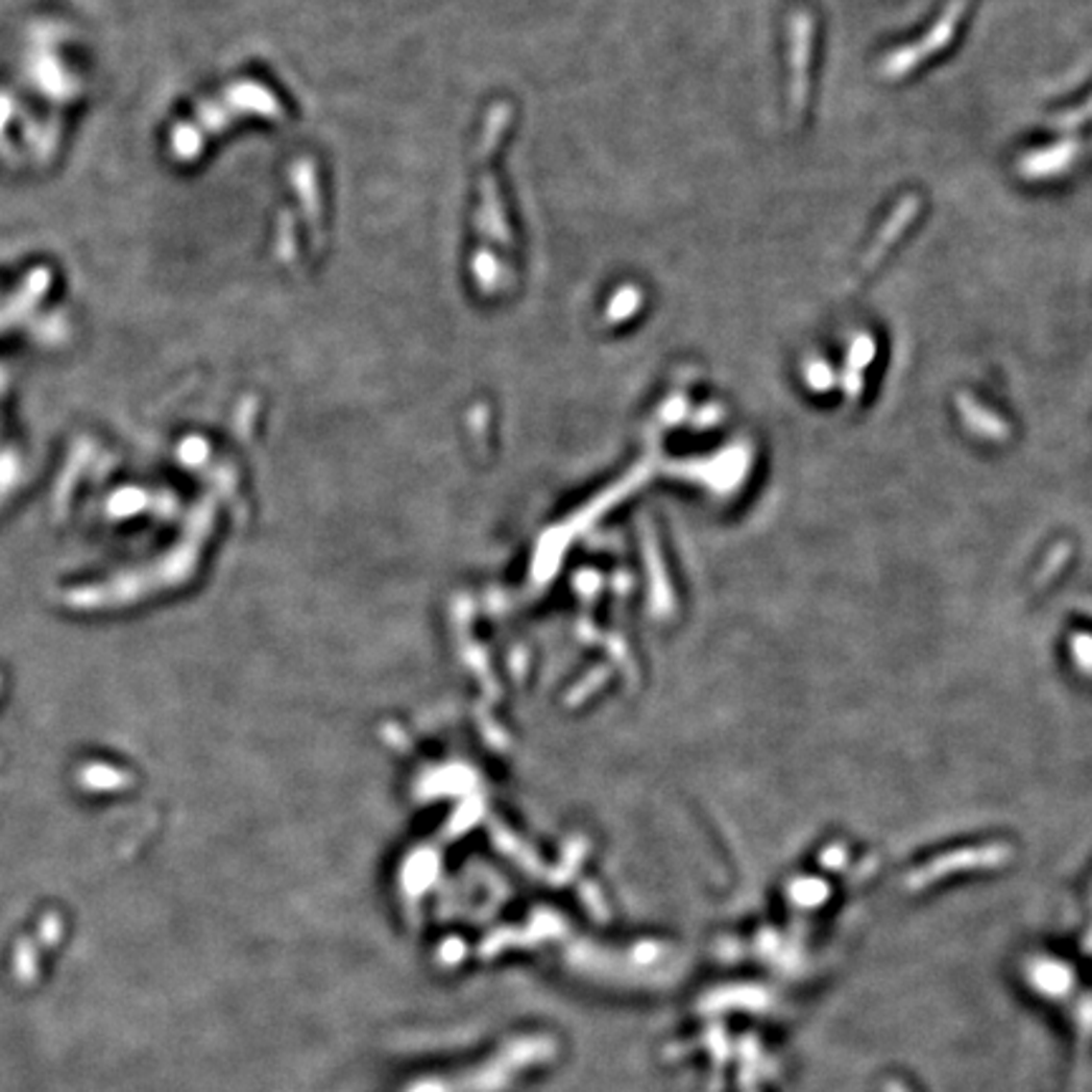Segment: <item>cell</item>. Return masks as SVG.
Segmentation results:
<instances>
[{
	"label": "cell",
	"mask_w": 1092,
	"mask_h": 1092,
	"mask_svg": "<svg viewBox=\"0 0 1092 1092\" xmlns=\"http://www.w3.org/2000/svg\"><path fill=\"white\" fill-rule=\"evenodd\" d=\"M961 10H964V3H956L944 18H941L939 23H936L933 33H928L926 39H921L923 44L913 46V49L898 51L893 58H888L885 74H893V76L903 74V71H908L911 67H916V64L921 62L923 56H928V53H936L939 49H944V46L948 44V39H951L953 31H956Z\"/></svg>",
	"instance_id": "obj_1"
},
{
	"label": "cell",
	"mask_w": 1092,
	"mask_h": 1092,
	"mask_svg": "<svg viewBox=\"0 0 1092 1092\" xmlns=\"http://www.w3.org/2000/svg\"><path fill=\"white\" fill-rule=\"evenodd\" d=\"M809 51H811V21H807V16H799L795 21V49H792V58H795V106L797 110L804 104V92H807Z\"/></svg>",
	"instance_id": "obj_2"
},
{
	"label": "cell",
	"mask_w": 1092,
	"mask_h": 1092,
	"mask_svg": "<svg viewBox=\"0 0 1092 1092\" xmlns=\"http://www.w3.org/2000/svg\"><path fill=\"white\" fill-rule=\"evenodd\" d=\"M916 211H918V200L916 198H905L903 205H900L898 211H895L893 220H888V225H885V228H882L880 236H877L875 246L868 250V256H865V268H873L877 261H880L882 256H885V250L893 246L895 238H898L900 233L908 228V223L913 220V216H916Z\"/></svg>",
	"instance_id": "obj_3"
}]
</instances>
